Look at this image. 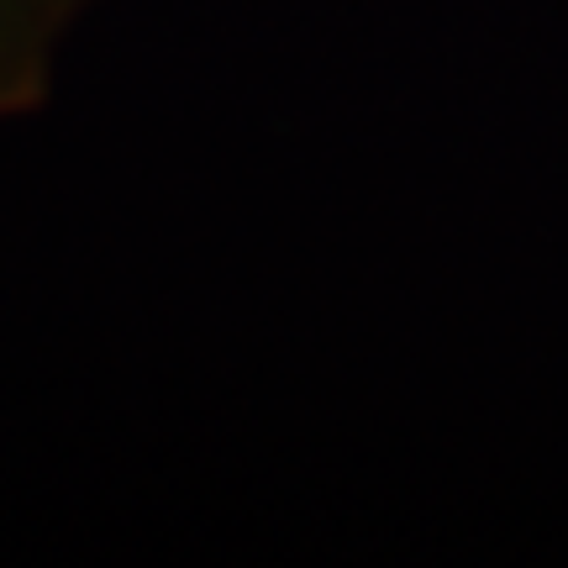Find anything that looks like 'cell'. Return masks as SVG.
I'll list each match as a JSON object with an SVG mask.
<instances>
[{
    "mask_svg": "<svg viewBox=\"0 0 568 568\" xmlns=\"http://www.w3.org/2000/svg\"><path fill=\"white\" fill-rule=\"evenodd\" d=\"M69 11V0H0V84L11 80L21 59L38 53L48 27Z\"/></svg>",
    "mask_w": 568,
    "mask_h": 568,
    "instance_id": "obj_1",
    "label": "cell"
}]
</instances>
